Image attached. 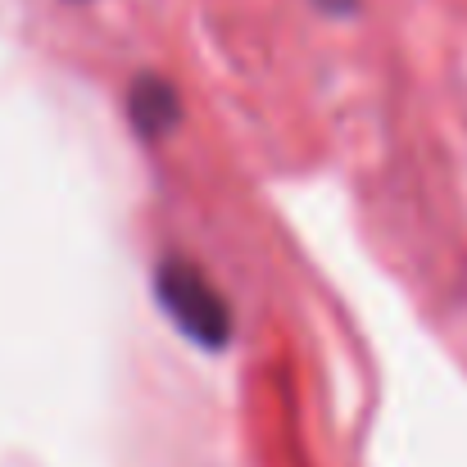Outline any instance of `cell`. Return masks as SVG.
Instances as JSON below:
<instances>
[{"mask_svg":"<svg viewBox=\"0 0 467 467\" xmlns=\"http://www.w3.org/2000/svg\"><path fill=\"white\" fill-rule=\"evenodd\" d=\"M317 5H322L327 14H349V9H354L358 0H317Z\"/></svg>","mask_w":467,"mask_h":467,"instance_id":"obj_3","label":"cell"},{"mask_svg":"<svg viewBox=\"0 0 467 467\" xmlns=\"http://www.w3.org/2000/svg\"><path fill=\"white\" fill-rule=\"evenodd\" d=\"M155 296L163 313L182 327V336H191L204 349H223L232 340V305L218 296V286L204 277L200 264L163 254L155 268Z\"/></svg>","mask_w":467,"mask_h":467,"instance_id":"obj_1","label":"cell"},{"mask_svg":"<svg viewBox=\"0 0 467 467\" xmlns=\"http://www.w3.org/2000/svg\"><path fill=\"white\" fill-rule=\"evenodd\" d=\"M128 119H132V128H137L146 141L168 137V132L182 123V100H177L172 82L159 78V73H141V78L128 87Z\"/></svg>","mask_w":467,"mask_h":467,"instance_id":"obj_2","label":"cell"}]
</instances>
